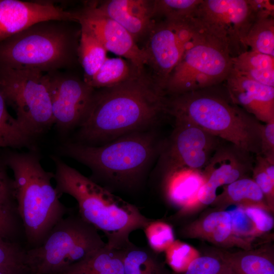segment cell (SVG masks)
Instances as JSON below:
<instances>
[{
  "label": "cell",
  "mask_w": 274,
  "mask_h": 274,
  "mask_svg": "<svg viewBox=\"0 0 274 274\" xmlns=\"http://www.w3.org/2000/svg\"><path fill=\"white\" fill-rule=\"evenodd\" d=\"M30 274H37V273H30Z\"/></svg>",
  "instance_id": "43"
},
{
  "label": "cell",
  "mask_w": 274,
  "mask_h": 274,
  "mask_svg": "<svg viewBox=\"0 0 274 274\" xmlns=\"http://www.w3.org/2000/svg\"><path fill=\"white\" fill-rule=\"evenodd\" d=\"M180 232L185 237L201 239L222 247L243 250L254 248L235 236L230 215L224 210H216L204 215L184 226Z\"/></svg>",
  "instance_id": "20"
},
{
  "label": "cell",
  "mask_w": 274,
  "mask_h": 274,
  "mask_svg": "<svg viewBox=\"0 0 274 274\" xmlns=\"http://www.w3.org/2000/svg\"><path fill=\"white\" fill-rule=\"evenodd\" d=\"M254 161L253 154L222 141L202 170L205 182L198 193L199 209L213 203L219 187L249 177Z\"/></svg>",
  "instance_id": "14"
},
{
  "label": "cell",
  "mask_w": 274,
  "mask_h": 274,
  "mask_svg": "<svg viewBox=\"0 0 274 274\" xmlns=\"http://www.w3.org/2000/svg\"><path fill=\"white\" fill-rule=\"evenodd\" d=\"M252 171V179L262 192L266 202L274 212V180L266 174L264 166L263 157L261 154H256Z\"/></svg>",
  "instance_id": "37"
},
{
  "label": "cell",
  "mask_w": 274,
  "mask_h": 274,
  "mask_svg": "<svg viewBox=\"0 0 274 274\" xmlns=\"http://www.w3.org/2000/svg\"><path fill=\"white\" fill-rule=\"evenodd\" d=\"M4 162L13 172V194L26 240L38 247L68 210L52 185L54 174L43 168L34 152H10Z\"/></svg>",
  "instance_id": "5"
},
{
  "label": "cell",
  "mask_w": 274,
  "mask_h": 274,
  "mask_svg": "<svg viewBox=\"0 0 274 274\" xmlns=\"http://www.w3.org/2000/svg\"><path fill=\"white\" fill-rule=\"evenodd\" d=\"M124 274H165L155 252L132 243L122 249Z\"/></svg>",
  "instance_id": "26"
},
{
  "label": "cell",
  "mask_w": 274,
  "mask_h": 274,
  "mask_svg": "<svg viewBox=\"0 0 274 274\" xmlns=\"http://www.w3.org/2000/svg\"><path fill=\"white\" fill-rule=\"evenodd\" d=\"M199 26L193 17L156 21L142 48L151 67L152 76L164 91L170 73L180 61Z\"/></svg>",
  "instance_id": "11"
},
{
  "label": "cell",
  "mask_w": 274,
  "mask_h": 274,
  "mask_svg": "<svg viewBox=\"0 0 274 274\" xmlns=\"http://www.w3.org/2000/svg\"><path fill=\"white\" fill-rule=\"evenodd\" d=\"M164 140L153 128L133 132L101 145L75 142L63 145L61 152L86 165L96 183L112 192L132 190L143 184Z\"/></svg>",
  "instance_id": "2"
},
{
  "label": "cell",
  "mask_w": 274,
  "mask_h": 274,
  "mask_svg": "<svg viewBox=\"0 0 274 274\" xmlns=\"http://www.w3.org/2000/svg\"><path fill=\"white\" fill-rule=\"evenodd\" d=\"M79 24L78 61L84 72L83 80L87 82L93 77L107 59V50L87 26Z\"/></svg>",
  "instance_id": "25"
},
{
  "label": "cell",
  "mask_w": 274,
  "mask_h": 274,
  "mask_svg": "<svg viewBox=\"0 0 274 274\" xmlns=\"http://www.w3.org/2000/svg\"><path fill=\"white\" fill-rule=\"evenodd\" d=\"M166 112V95L145 70L110 87L97 89L80 124L78 143L101 145L125 134L153 128Z\"/></svg>",
  "instance_id": "1"
},
{
  "label": "cell",
  "mask_w": 274,
  "mask_h": 274,
  "mask_svg": "<svg viewBox=\"0 0 274 274\" xmlns=\"http://www.w3.org/2000/svg\"><path fill=\"white\" fill-rule=\"evenodd\" d=\"M182 274H231L230 269L219 250L194 259Z\"/></svg>",
  "instance_id": "32"
},
{
  "label": "cell",
  "mask_w": 274,
  "mask_h": 274,
  "mask_svg": "<svg viewBox=\"0 0 274 274\" xmlns=\"http://www.w3.org/2000/svg\"><path fill=\"white\" fill-rule=\"evenodd\" d=\"M231 71L240 76L274 87V57L247 50L232 57Z\"/></svg>",
  "instance_id": "24"
},
{
  "label": "cell",
  "mask_w": 274,
  "mask_h": 274,
  "mask_svg": "<svg viewBox=\"0 0 274 274\" xmlns=\"http://www.w3.org/2000/svg\"><path fill=\"white\" fill-rule=\"evenodd\" d=\"M251 50L274 57V17L257 19L244 40Z\"/></svg>",
  "instance_id": "29"
},
{
  "label": "cell",
  "mask_w": 274,
  "mask_h": 274,
  "mask_svg": "<svg viewBox=\"0 0 274 274\" xmlns=\"http://www.w3.org/2000/svg\"><path fill=\"white\" fill-rule=\"evenodd\" d=\"M141 71L127 60L107 57L93 77L85 82L94 89L110 87L129 79Z\"/></svg>",
  "instance_id": "27"
},
{
  "label": "cell",
  "mask_w": 274,
  "mask_h": 274,
  "mask_svg": "<svg viewBox=\"0 0 274 274\" xmlns=\"http://www.w3.org/2000/svg\"><path fill=\"white\" fill-rule=\"evenodd\" d=\"M225 81V89L233 104L260 122H274V87L237 75L231 71Z\"/></svg>",
  "instance_id": "17"
},
{
  "label": "cell",
  "mask_w": 274,
  "mask_h": 274,
  "mask_svg": "<svg viewBox=\"0 0 274 274\" xmlns=\"http://www.w3.org/2000/svg\"><path fill=\"white\" fill-rule=\"evenodd\" d=\"M260 153L274 160V122L262 124L260 129Z\"/></svg>",
  "instance_id": "39"
},
{
  "label": "cell",
  "mask_w": 274,
  "mask_h": 274,
  "mask_svg": "<svg viewBox=\"0 0 274 274\" xmlns=\"http://www.w3.org/2000/svg\"><path fill=\"white\" fill-rule=\"evenodd\" d=\"M256 19L274 17L273 1L269 0H248Z\"/></svg>",
  "instance_id": "40"
},
{
  "label": "cell",
  "mask_w": 274,
  "mask_h": 274,
  "mask_svg": "<svg viewBox=\"0 0 274 274\" xmlns=\"http://www.w3.org/2000/svg\"><path fill=\"white\" fill-rule=\"evenodd\" d=\"M60 274H124L122 250L106 245Z\"/></svg>",
  "instance_id": "23"
},
{
  "label": "cell",
  "mask_w": 274,
  "mask_h": 274,
  "mask_svg": "<svg viewBox=\"0 0 274 274\" xmlns=\"http://www.w3.org/2000/svg\"><path fill=\"white\" fill-rule=\"evenodd\" d=\"M231 69L226 47L199 26L168 77L164 93L171 96L215 86L225 81Z\"/></svg>",
  "instance_id": "8"
},
{
  "label": "cell",
  "mask_w": 274,
  "mask_h": 274,
  "mask_svg": "<svg viewBox=\"0 0 274 274\" xmlns=\"http://www.w3.org/2000/svg\"><path fill=\"white\" fill-rule=\"evenodd\" d=\"M231 220L232 231L236 237L252 246L254 241L261 236L253 223L241 207L228 211Z\"/></svg>",
  "instance_id": "36"
},
{
  "label": "cell",
  "mask_w": 274,
  "mask_h": 274,
  "mask_svg": "<svg viewBox=\"0 0 274 274\" xmlns=\"http://www.w3.org/2000/svg\"><path fill=\"white\" fill-rule=\"evenodd\" d=\"M78 14V23L87 26L107 51L126 58L139 70H144L147 64L146 54L123 27L97 11L89 2Z\"/></svg>",
  "instance_id": "15"
},
{
  "label": "cell",
  "mask_w": 274,
  "mask_h": 274,
  "mask_svg": "<svg viewBox=\"0 0 274 274\" xmlns=\"http://www.w3.org/2000/svg\"><path fill=\"white\" fill-rule=\"evenodd\" d=\"M202 0L153 1L155 17L168 20H182L191 18Z\"/></svg>",
  "instance_id": "30"
},
{
  "label": "cell",
  "mask_w": 274,
  "mask_h": 274,
  "mask_svg": "<svg viewBox=\"0 0 274 274\" xmlns=\"http://www.w3.org/2000/svg\"><path fill=\"white\" fill-rule=\"evenodd\" d=\"M143 230L149 247L157 254L164 252L175 241L173 227L163 221L152 219Z\"/></svg>",
  "instance_id": "31"
},
{
  "label": "cell",
  "mask_w": 274,
  "mask_h": 274,
  "mask_svg": "<svg viewBox=\"0 0 274 274\" xmlns=\"http://www.w3.org/2000/svg\"><path fill=\"white\" fill-rule=\"evenodd\" d=\"M56 171L55 189L67 194L77 202L80 216L107 238L108 247L123 249L132 243L131 232L144 228L152 219L144 216L138 208L53 157Z\"/></svg>",
  "instance_id": "3"
},
{
  "label": "cell",
  "mask_w": 274,
  "mask_h": 274,
  "mask_svg": "<svg viewBox=\"0 0 274 274\" xmlns=\"http://www.w3.org/2000/svg\"><path fill=\"white\" fill-rule=\"evenodd\" d=\"M78 12L52 2L0 0V42L39 22L63 20L78 22Z\"/></svg>",
  "instance_id": "16"
},
{
  "label": "cell",
  "mask_w": 274,
  "mask_h": 274,
  "mask_svg": "<svg viewBox=\"0 0 274 274\" xmlns=\"http://www.w3.org/2000/svg\"><path fill=\"white\" fill-rule=\"evenodd\" d=\"M106 245L97 230L80 215L61 219L39 246L25 251L30 273L60 274Z\"/></svg>",
  "instance_id": "7"
},
{
  "label": "cell",
  "mask_w": 274,
  "mask_h": 274,
  "mask_svg": "<svg viewBox=\"0 0 274 274\" xmlns=\"http://www.w3.org/2000/svg\"><path fill=\"white\" fill-rule=\"evenodd\" d=\"M231 274H274V254L271 247L263 246L236 252L219 250Z\"/></svg>",
  "instance_id": "21"
},
{
  "label": "cell",
  "mask_w": 274,
  "mask_h": 274,
  "mask_svg": "<svg viewBox=\"0 0 274 274\" xmlns=\"http://www.w3.org/2000/svg\"><path fill=\"white\" fill-rule=\"evenodd\" d=\"M0 274H16V273H11V272H8L0 270Z\"/></svg>",
  "instance_id": "42"
},
{
  "label": "cell",
  "mask_w": 274,
  "mask_h": 274,
  "mask_svg": "<svg viewBox=\"0 0 274 274\" xmlns=\"http://www.w3.org/2000/svg\"><path fill=\"white\" fill-rule=\"evenodd\" d=\"M0 196H13V181L8 178L6 169L0 162Z\"/></svg>",
  "instance_id": "41"
},
{
  "label": "cell",
  "mask_w": 274,
  "mask_h": 274,
  "mask_svg": "<svg viewBox=\"0 0 274 274\" xmlns=\"http://www.w3.org/2000/svg\"><path fill=\"white\" fill-rule=\"evenodd\" d=\"M164 252L168 264L179 273L185 271L190 264L200 256L194 247L176 239Z\"/></svg>",
  "instance_id": "34"
},
{
  "label": "cell",
  "mask_w": 274,
  "mask_h": 274,
  "mask_svg": "<svg viewBox=\"0 0 274 274\" xmlns=\"http://www.w3.org/2000/svg\"><path fill=\"white\" fill-rule=\"evenodd\" d=\"M243 209L261 236L273 228L274 220L270 212L257 207H248Z\"/></svg>",
  "instance_id": "38"
},
{
  "label": "cell",
  "mask_w": 274,
  "mask_h": 274,
  "mask_svg": "<svg viewBox=\"0 0 274 274\" xmlns=\"http://www.w3.org/2000/svg\"><path fill=\"white\" fill-rule=\"evenodd\" d=\"M0 270L16 274L29 271L25 263V251L14 243L0 241Z\"/></svg>",
  "instance_id": "33"
},
{
  "label": "cell",
  "mask_w": 274,
  "mask_h": 274,
  "mask_svg": "<svg viewBox=\"0 0 274 274\" xmlns=\"http://www.w3.org/2000/svg\"><path fill=\"white\" fill-rule=\"evenodd\" d=\"M215 210H224L231 205L236 207H257L272 214L261 190L249 177L238 179L223 186L211 204Z\"/></svg>",
  "instance_id": "22"
},
{
  "label": "cell",
  "mask_w": 274,
  "mask_h": 274,
  "mask_svg": "<svg viewBox=\"0 0 274 274\" xmlns=\"http://www.w3.org/2000/svg\"><path fill=\"white\" fill-rule=\"evenodd\" d=\"M13 196H0V241L11 242L17 233L19 219Z\"/></svg>",
  "instance_id": "35"
},
{
  "label": "cell",
  "mask_w": 274,
  "mask_h": 274,
  "mask_svg": "<svg viewBox=\"0 0 274 274\" xmlns=\"http://www.w3.org/2000/svg\"><path fill=\"white\" fill-rule=\"evenodd\" d=\"M0 91V148H19L30 145L32 136L9 113Z\"/></svg>",
  "instance_id": "28"
},
{
  "label": "cell",
  "mask_w": 274,
  "mask_h": 274,
  "mask_svg": "<svg viewBox=\"0 0 274 274\" xmlns=\"http://www.w3.org/2000/svg\"><path fill=\"white\" fill-rule=\"evenodd\" d=\"M193 17L232 57L248 50L244 40L256 20L248 0H202Z\"/></svg>",
  "instance_id": "10"
},
{
  "label": "cell",
  "mask_w": 274,
  "mask_h": 274,
  "mask_svg": "<svg viewBox=\"0 0 274 274\" xmlns=\"http://www.w3.org/2000/svg\"><path fill=\"white\" fill-rule=\"evenodd\" d=\"M0 91L15 110L17 120L32 137L54 123L47 73L0 67Z\"/></svg>",
  "instance_id": "9"
},
{
  "label": "cell",
  "mask_w": 274,
  "mask_h": 274,
  "mask_svg": "<svg viewBox=\"0 0 274 274\" xmlns=\"http://www.w3.org/2000/svg\"><path fill=\"white\" fill-rule=\"evenodd\" d=\"M214 87L166 96L167 115L191 122L253 154L260 153L262 123Z\"/></svg>",
  "instance_id": "4"
},
{
  "label": "cell",
  "mask_w": 274,
  "mask_h": 274,
  "mask_svg": "<svg viewBox=\"0 0 274 274\" xmlns=\"http://www.w3.org/2000/svg\"><path fill=\"white\" fill-rule=\"evenodd\" d=\"M222 140L191 122L175 119L159 155L161 170L187 168L202 170Z\"/></svg>",
  "instance_id": "12"
},
{
  "label": "cell",
  "mask_w": 274,
  "mask_h": 274,
  "mask_svg": "<svg viewBox=\"0 0 274 274\" xmlns=\"http://www.w3.org/2000/svg\"><path fill=\"white\" fill-rule=\"evenodd\" d=\"M47 74L54 123L66 131L79 126L90 110L95 89L84 80L59 71Z\"/></svg>",
  "instance_id": "13"
},
{
  "label": "cell",
  "mask_w": 274,
  "mask_h": 274,
  "mask_svg": "<svg viewBox=\"0 0 274 274\" xmlns=\"http://www.w3.org/2000/svg\"><path fill=\"white\" fill-rule=\"evenodd\" d=\"M89 3L97 11L123 27L136 43L147 37L156 22L153 1L108 0Z\"/></svg>",
  "instance_id": "18"
},
{
  "label": "cell",
  "mask_w": 274,
  "mask_h": 274,
  "mask_svg": "<svg viewBox=\"0 0 274 274\" xmlns=\"http://www.w3.org/2000/svg\"><path fill=\"white\" fill-rule=\"evenodd\" d=\"M72 21L48 20L35 24L0 42V67L49 73L78 61L80 30Z\"/></svg>",
  "instance_id": "6"
},
{
  "label": "cell",
  "mask_w": 274,
  "mask_h": 274,
  "mask_svg": "<svg viewBox=\"0 0 274 274\" xmlns=\"http://www.w3.org/2000/svg\"><path fill=\"white\" fill-rule=\"evenodd\" d=\"M162 187L166 200L182 216L199 209L198 193L205 182L202 170L187 168L161 170Z\"/></svg>",
  "instance_id": "19"
}]
</instances>
